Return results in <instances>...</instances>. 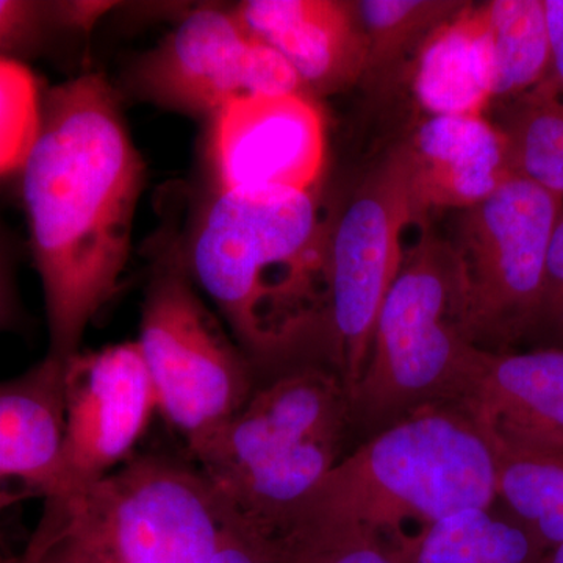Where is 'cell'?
I'll return each instance as SVG.
<instances>
[{"instance_id": "obj_6", "label": "cell", "mask_w": 563, "mask_h": 563, "mask_svg": "<svg viewBox=\"0 0 563 563\" xmlns=\"http://www.w3.org/2000/svg\"><path fill=\"white\" fill-rule=\"evenodd\" d=\"M166 257L147 285L136 343L157 412L192 455L239 413L258 379L203 301L184 255L174 250Z\"/></svg>"}, {"instance_id": "obj_23", "label": "cell", "mask_w": 563, "mask_h": 563, "mask_svg": "<svg viewBox=\"0 0 563 563\" xmlns=\"http://www.w3.org/2000/svg\"><path fill=\"white\" fill-rule=\"evenodd\" d=\"M462 2H424V0H365L354 10L366 44L365 74L390 66L422 32H432Z\"/></svg>"}, {"instance_id": "obj_7", "label": "cell", "mask_w": 563, "mask_h": 563, "mask_svg": "<svg viewBox=\"0 0 563 563\" xmlns=\"http://www.w3.org/2000/svg\"><path fill=\"white\" fill-rule=\"evenodd\" d=\"M563 198L510 174L463 210L453 246L462 284L461 328L479 350L510 351L537 331L544 266Z\"/></svg>"}, {"instance_id": "obj_30", "label": "cell", "mask_w": 563, "mask_h": 563, "mask_svg": "<svg viewBox=\"0 0 563 563\" xmlns=\"http://www.w3.org/2000/svg\"><path fill=\"white\" fill-rule=\"evenodd\" d=\"M543 563H563V542L551 548L550 554Z\"/></svg>"}, {"instance_id": "obj_22", "label": "cell", "mask_w": 563, "mask_h": 563, "mask_svg": "<svg viewBox=\"0 0 563 563\" xmlns=\"http://www.w3.org/2000/svg\"><path fill=\"white\" fill-rule=\"evenodd\" d=\"M263 540L273 563H404L385 537L354 525L292 523Z\"/></svg>"}, {"instance_id": "obj_15", "label": "cell", "mask_w": 563, "mask_h": 563, "mask_svg": "<svg viewBox=\"0 0 563 563\" xmlns=\"http://www.w3.org/2000/svg\"><path fill=\"white\" fill-rule=\"evenodd\" d=\"M65 363L44 357L0 380V514L47 499L57 485L65 429Z\"/></svg>"}, {"instance_id": "obj_18", "label": "cell", "mask_w": 563, "mask_h": 563, "mask_svg": "<svg viewBox=\"0 0 563 563\" xmlns=\"http://www.w3.org/2000/svg\"><path fill=\"white\" fill-rule=\"evenodd\" d=\"M390 543L404 563H531L539 547L493 507L461 510Z\"/></svg>"}, {"instance_id": "obj_28", "label": "cell", "mask_w": 563, "mask_h": 563, "mask_svg": "<svg viewBox=\"0 0 563 563\" xmlns=\"http://www.w3.org/2000/svg\"><path fill=\"white\" fill-rule=\"evenodd\" d=\"M548 35H550L551 65L544 84L563 91V0H544Z\"/></svg>"}, {"instance_id": "obj_17", "label": "cell", "mask_w": 563, "mask_h": 563, "mask_svg": "<svg viewBox=\"0 0 563 563\" xmlns=\"http://www.w3.org/2000/svg\"><path fill=\"white\" fill-rule=\"evenodd\" d=\"M413 90L432 117H483L493 101V55L483 7L465 3L426 36Z\"/></svg>"}, {"instance_id": "obj_3", "label": "cell", "mask_w": 563, "mask_h": 563, "mask_svg": "<svg viewBox=\"0 0 563 563\" xmlns=\"http://www.w3.org/2000/svg\"><path fill=\"white\" fill-rule=\"evenodd\" d=\"M496 501L495 459L483 429L457 404H431L340 459L268 533L292 523H339L361 526L391 542L409 523L420 531Z\"/></svg>"}, {"instance_id": "obj_14", "label": "cell", "mask_w": 563, "mask_h": 563, "mask_svg": "<svg viewBox=\"0 0 563 563\" xmlns=\"http://www.w3.org/2000/svg\"><path fill=\"white\" fill-rule=\"evenodd\" d=\"M233 13L291 66L303 91L335 90L365 74L366 44L354 3L247 0Z\"/></svg>"}, {"instance_id": "obj_29", "label": "cell", "mask_w": 563, "mask_h": 563, "mask_svg": "<svg viewBox=\"0 0 563 563\" xmlns=\"http://www.w3.org/2000/svg\"><path fill=\"white\" fill-rule=\"evenodd\" d=\"M18 301L14 291L13 266L9 244L0 232V331L11 328L16 320Z\"/></svg>"}, {"instance_id": "obj_13", "label": "cell", "mask_w": 563, "mask_h": 563, "mask_svg": "<svg viewBox=\"0 0 563 563\" xmlns=\"http://www.w3.org/2000/svg\"><path fill=\"white\" fill-rule=\"evenodd\" d=\"M453 404L492 442L563 459V347L493 352L473 346Z\"/></svg>"}, {"instance_id": "obj_8", "label": "cell", "mask_w": 563, "mask_h": 563, "mask_svg": "<svg viewBox=\"0 0 563 563\" xmlns=\"http://www.w3.org/2000/svg\"><path fill=\"white\" fill-rule=\"evenodd\" d=\"M418 218L412 166L402 146L363 185L329 233L328 366L347 395L365 372L377 314L401 268L402 232Z\"/></svg>"}, {"instance_id": "obj_20", "label": "cell", "mask_w": 563, "mask_h": 563, "mask_svg": "<svg viewBox=\"0 0 563 563\" xmlns=\"http://www.w3.org/2000/svg\"><path fill=\"white\" fill-rule=\"evenodd\" d=\"M488 443L499 501L537 544L553 548L563 542V459L520 453L492 440Z\"/></svg>"}, {"instance_id": "obj_11", "label": "cell", "mask_w": 563, "mask_h": 563, "mask_svg": "<svg viewBox=\"0 0 563 563\" xmlns=\"http://www.w3.org/2000/svg\"><path fill=\"white\" fill-rule=\"evenodd\" d=\"M347 428L350 398L340 377L324 366H299L258 384L191 459L214 487H222L303 443L343 437Z\"/></svg>"}, {"instance_id": "obj_9", "label": "cell", "mask_w": 563, "mask_h": 563, "mask_svg": "<svg viewBox=\"0 0 563 563\" xmlns=\"http://www.w3.org/2000/svg\"><path fill=\"white\" fill-rule=\"evenodd\" d=\"M131 84L157 106L210 118L247 96L306 92L291 66L251 35L233 10L214 7L188 13L140 58Z\"/></svg>"}, {"instance_id": "obj_19", "label": "cell", "mask_w": 563, "mask_h": 563, "mask_svg": "<svg viewBox=\"0 0 563 563\" xmlns=\"http://www.w3.org/2000/svg\"><path fill=\"white\" fill-rule=\"evenodd\" d=\"M483 13L493 55V99L520 98L551 65L544 0H493Z\"/></svg>"}, {"instance_id": "obj_31", "label": "cell", "mask_w": 563, "mask_h": 563, "mask_svg": "<svg viewBox=\"0 0 563 563\" xmlns=\"http://www.w3.org/2000/svg\"><path fill=\"white\" fill-rule=\"evenodd\" d=\"M10 563H52L49 559L38 558L33 559V561H27V559H22L21 554H14L13 559H11Z\"/></svg>"}, {"instance_id": "obj_10", "label": "cell", "mask_w": 563, "mask_h": 563, "mask_svg": "<svg viewBox=\"0 0 563 563\" xmlns=\"http://www.w3.org/2000/svg\"><path fill=\"white\" fill-rule=\"evenodd\" d=\"M57 485L44 504L76 498L135 457L157 399L139 343L80 351L65 363Z\"/></svg>"}, {"instance_id": "obj_27", "label": "cell", "mask_w": 563, "mask_h": 563, "mask_svg": "<svg viewBox=\"0 0 563 563\" xmlns=\"http://www.w3.org/2000/svg\"><path fill=\"white\" fill-rule=\"evenodd\" d=\"M211 563H273L261 533L246 520L222 544Z\"/></svg>"}, {"instance_id": "obj_4", "label": "cell", "mask_w": 563, "mask_h": 563, "mask_svg": "<svg viewBox=\"0 0 563 563\" xmlns=\"http://www.w3.org/2000/svg\"><path fill=\"white\" fill-rule=\"evenodd\" d=\"M244 518L195 462L135 455L90 490L44 504L25 553L79 563H211Z\"/></svg>"}, {"instance_id": "obj_32", "label": "cell", "mask_w": 563, "mask_h": 563, "mask_svg": "<svg viewBox=\"0 0 563 563\" xmlns=\"http://www.w3.org/2000/svg\"><path fill=\"white\" fill-rule=\"evenodd\" d=\"M13 555V553H9V551L0 544V563H10Z\"/></svg>"}, {"instance_id": "obj_1", "label": "cell", "mask_w": 563, "mask_h": 563, "mask_svg": "<svg viewBox=\"0 0 563 563\" xmlns=\"http://www.w3.org/2000/svg\"><path fill=\"white\" fill-rule=\"evenodd\" d=\"M20 173L49 329L46 355L66 363L120 288L146 184L103 74H80L43 96L38 136Z\"/></svg>"}, {"instance_id": "obj_25", "label": "cell", "mask_w": 563, "mask_h": 563, "mask_svg": "<svg viewBox=\"0 0 563 563\" xmlns=\"http://www.w3.org/2000/svg\"><path fill=\"white\" fill-rule=\"evenodd\" d=\"M55 27H62L57 2L0 0V58L22 62Z\"/></svg>"}, {"instance_id": "obj_12", "label": "cell", "mask_w": 563, "mask_h": 563, "mask_svg": "<svg viewBox=\"0 0 563 563\" xmlns=\"http://www.w3.org/2000/svg\"><path fill=\"white\" fill-rule=\"evenodd\" d=\"M209 150L218 191H312L324 168V120L306 92L247 96L211 118Z\"/></svg>"}, {"instance_id": "obj_2", "label": "cell", "mask_w": 563, "mask_h": 563, "mask_svg": "<svg viewBox=\"0 0 563 563\" xmlns=\"http://www.w3.org/2000/svg\"><path fill=\"white\" fill-rule=\"evenodd\" d=\"M329 232L312 191H218L199 214L185 258L258 384L312 365L324 332Z\"/></svg>"}, {"instance_id": "obj_16", "label": "cell", "mask_w": 563, "mask_h": 563, "mask_svg": "<svg viewBox=\"0 0 563 563\" xmlns=\"http://www.w3.org/2000/svg\"><path fill=\"white\" fill-rule=\"evenodd\" d=\"M406 150L421 217L429 209H470L510 176L506 139L483 117H432Z\"/></svg>"}, {"instance_id": "obj_24", "label": "cell", "mask_w": 563, "mask_h": 563, "mask_svg": "<svg viewBox=\"0 0 563 563\" xmlns=\"http://www.w3.org/2000/svg\"><path fill=\"white\" fill-rule=\"evenodd\" d=\"M38 81L22 62L0 58V177L21 172L41 125Z\"/></svg>"}, {"instance_id": "obj_5", "label": "cell", "mask_w": 563, "mask_h": 563, "mask_svg": "<svg viewBox=\"0 0 563 563\" xmlns=\"http://www.w3.org/2000/svg\"><path fill=\"white\" fill-rule=\"evenodd\" d=\"M462 284L451 243L424 233L404 254L350 391V426L383 431L431 404L453 402L473 344L461 328Z\"/></svg>"}, {"instance_id": "obj_26", "label": "cell", "mask_w": 563, "mask_h": 563, "mask_svg": "<svg viewBox=\"0 0 563 563\" xmlns=\"http://www.w3.org/2000/svg\"><path fill=\"white\" fill-rule=\"evenodd\" d=\"M539 329L563 342V207L548 247Z\"/></svg>"}, {"instance_id": "obj_21", "label": "cell", "mask_w": 563, "mask_h": 563, "mask_svg": "<svg viewBox=\"0 0 563 563\" xmlns=\"http://www.w3.org/2000/svg\"><path fill=\"white\" fill-rule=\"evenodd\" d=\"M510 174L563 198V96L551 85L518 98L504 128Z\"/></svg>"}]
</instances>
